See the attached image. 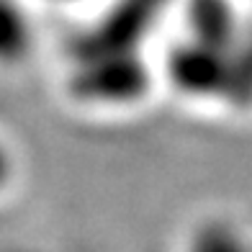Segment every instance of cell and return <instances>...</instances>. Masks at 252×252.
Instances as JSON below:
<instances>
[{
  "mask_svg": "<svg viewBox=\"0 0 252 252\" xmlns=\"http://www.w3.org/2000/svg\"><path fill=\"white\" fill-rule=\"evenodd\" d=\"M159 83L203 116H252V13L239 0H186L159 41Z\"/></svg>",
  "mask_w": 252,
  "mask_h": 252,
  "instance_id": "obj_1",
  "label": "cell"
},
{
  "mask_svg": "<svg viewBox=\"0 0 252 252\" xmlns=\"http://www.w3.org/2000/svg\"><path fill=\"white\" fill-rule=\"evenodd\" d=\"M175 252H252V234L232 214L203 211L180 232Z\"/></svg>",
  "mask_w": 252,
  "mask_h": 252,
  "instance_id": "obj_2",
  "label": "cell"
},
{
  "mask_svg": "<svg viewBox=\"0 0 252 252\" xmlns=\"http://www.w3.org/2000/svg\"><path fill=\"white\" fill-rule=\"evenodd\" d=\"M36 49V29L24 0H0V72L26 67Z\"/></svg>",
  "mask_w": 252,
  "mask_h": 252,
  "instance_id": "obj_3",
  "label": "cell"
},
{
  "mask_svg": "<svg viewBox=\"0 0 252 252\" xmlns=\"http://www.w3.org/2000/svg\"><path fill=\"white\" fill-rule=\"evenodd\" d=\"M26 159L21 144L0 126V206H5L24 186Z\"/></svg>",
  "mask_w": 252,
  "mask_h": 252,
  "instance_id": "obj_4",
  "label": "cell"
}]
</instances>
